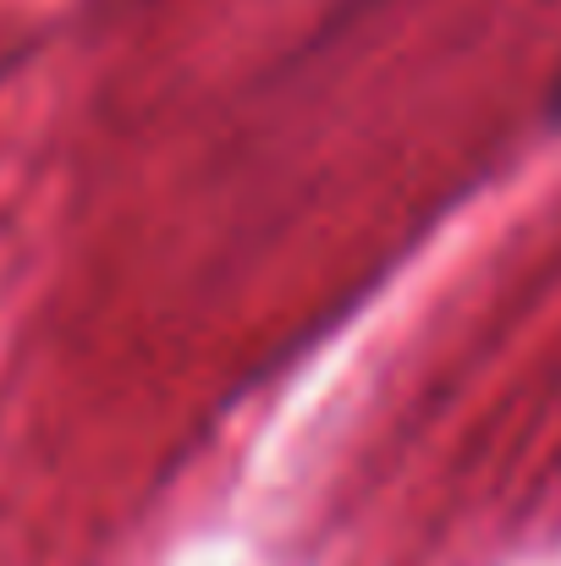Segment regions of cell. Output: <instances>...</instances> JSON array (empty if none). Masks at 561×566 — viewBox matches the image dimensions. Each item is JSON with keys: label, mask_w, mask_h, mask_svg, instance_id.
Listing matches in <instances>:
<instances>
[{"label": "cell", "mask_w": 561, "mask_h": 566, "mask_svg": "<svg viewBox=\"0 0 561 566\" xmlns=\"http://www.w3.org/2000/svg\"><path fill=\"white\" fill-rule=\"evenodd\" d=\"M557 105H561V94H557Z\"/></svg>", "instance_id": "6da1fadb"}]
</instances>
